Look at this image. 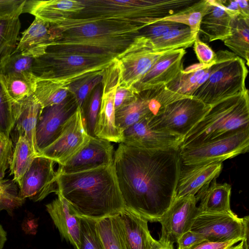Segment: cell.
<instances>
[{
	"instance_id": "f1b7e54d",
	"label": "cell",
	"mask_w": 249,
	"mask_h": 249,
	"mask_svg": "<svg viewBox=\"0 0 249 249\" xmlns=\"http://www.w3.org/2000/svg\"><path fill=\"white\" fill-rule=\"evenodd\" d=\"M37 77L32 72L4 75L0 73V84L9 101L18 102L32 95Z\"/></svg>"
},
{
	"instance_id": "3957f363",
	"label": "cell",
	"mask_w": 249,
	"mask_h": 249,
	"mask_svg": "<svg viewBox=\"0 0 249 249\" xmlns=\"http://www.w3.org/2000/svg\"><path fill=\"white\" fill-rule=\"evenodd\" d=\"M58 192L80 216L98 220L124 208L113 164L70 174H57Z\"/></svg>"
},
{
	"instance_id": "836d02e7",
	"label": "cell",
	"mask_w": 249,
	"mask_h": 249,
	"mask_svg": "<svg viewBox=\"0 0 249 249\" xmlns=\"http://www.w3.org/2000/svg\"><path fill=\"white\" fill-rule=\"evenodd\" d=\"M69 95L68 87L37 77L34 95L43 109L61 103Z\"/></svg>"
},
{
	"instance_id": "f546056e",
	"label": "cell",
	"mask_w": 249,
	"mask_h": 249,
	"mask_svg": "<svg viewBox=\"0 0 249 249\" xmlns=\"http://www.w3.org/2000/svg\"><path fill=\"white\" fill-rule=\"evenodd\" d=\"M150 95V88L139 92L133 100L115 111L116 126L123 132L142 118L149 116Z\"/></svg>"
},
{
	"instance_id": "44dd1931",
	"label": "cell",
	"mask_w": 249,
	"mask_h": 249,
	"mask_svg": "<svg viewBox=\"0 0 249 249\" xmlns=\"http://www.w3.org/2000/svg\"><path fill=\"white\" fill-rule=\"evenodd\" d=\"M115 216L125 249H151L154 238L146 219L124 208Z\"/></svg>"
},
{
	"instance_id": "484cf974",
	"label": "cell",
	"mask_w": 249,
	"mask_h": 249,
	"mask_svg": "<svg viewBox=\"0 0 249 249\" xmlns=\"http://www.w3.org/2000/svg\"><path fill=\"white\" fill-rule=\"evenodd\" d=\"M50 24L35 17L31 25L22 33L16 50L33 56L35 59L43 54L51 42Z\"/></svg>"
},
{
	"instance_id": "bcb514c9",
	"label": "cell",
	"mask_w": 249,
	"mask_h": 249,
	"mask_svg": "<svg viewBox=\"0 0 249 249\" xmlns=\"http://www.w3.org/2000/svg\"><path fill=\"white\" fill-rule=\"evenodd\" d=\"M13 144L10 138L0 141V181L3 180L5 172L10 166Z\"/></svg>"
},
{
	"instance_id": "7bdbcfd3",
	"label": "cell",
	"mask_w": 249,
	"mask_h": 249,
	"mask_svg": "<svg viewBox=\"0 0 249 249\" xmlns=\"http://www.w3.org/2000/svg\"><path fill=\"white\" fill-rule=\"evenodd\" d=\"M186 26H187L183 24L162 19L141 29L139 36H142L152 40L161 36L172 30Z\"/></svg>"
},
{
	"instance_id": "83f0119b",
	"label": "cell",
	"mask_w": 249,
	"mask_h": 249,
	"mask_svg": "<svg viewBox=\"0 0 249 249\" xmlns=\"http://www.w3.org/2000/svg\"><path fill=\"white\" fill-rule=\"evenodd\" d=\"M231 186L227 183H217L213 180L198 197L200 201L198 213H231Z\"/></svg>"
},
{
	"instance_id": "681fc988",
	"label": "cell",
	"mask_w": 249,
	"mask_h": 249,
	"mask_svg": "<svg viewBox=\"0 0 249 249\" xmlns=\"http://www.w3.org/2000/svg\"><path fill=\"white\" fill-rule=\"evenodd\" d=\"M241 241H243V239L240 238L225 242H211L205 240L189 249H232L237 243Z\"/></svg>"
},
{
	"instance_id": "4fadbf2b",
	"label": "cell",
	"mask_w": 249,
	"mask_h": 249,
	"mask_svg": "<svg viewBox=\"0 0 249 249\" xmlns=\"http://www.w3.org/2000/svg\"><path fill=\"white\" fill-rule=\"evenodd\" d=\"M55 162L37 156L25 174L19 187V195L23 199L29 198L35 202L44 199L52 193H57Z\"/></svg>"
},
{
	"instance_id": "8fae6325",
	"label": "cell",
	"mask_w": 249,
	"mask_h": 249,
	"mask_svg": "<svg viewBox=\"0 0 249 249\" xmlns=\"http://www.w3.org/2000/svg\"><path fill=\"white\" fill-rule=\"evenodd\" d=\"M167 52L156 51L150 39L142 36H136L116 57L120 69L119 86L127 88L133 87Z\"/></svg>"
},
{
	"instance_id": "11a10c76",
	"label": "cell",
	"mask_w": 249,
	"mask_h": 249,
	"mask_svg": "<svg viewBox=\"0 0 249 249\" xmlns=\"http://www.w3.org/2000/svg\"><path fill=\"white\" fill-rule=\"evenodd\" d=\"M232 249H245L243 241H241L238 245L234 246Z\"/></svg>"
},
{
	"instance_id": "9f6ffc18",
	"label": "cell",
	"mask_w": 249,
	"mask_h": 249,
	"mask_svg": "<svg viewBox=\"0 0 249 249\" xmlns=\"http://www.w3.org/2000/svg\"><path fill=\"white\" fill-rule=\"evenodd\" d=\"M3 139H2V138L0 136V141L2 140H3Z\"/></svg>"
},
{
	"instance_id": "f6af8a7d",
	"label": "cell",
	"mask_w": 249,
	"mask_h": 249,
	"mask_svg": "<svg viewBox=\"0 0 249 249\" xmlns=\"http://www.w3.org/2000/svg\"><path fill=\"white\" fill-rule=\"evenodd\" d=\"M198 35L193 44L196 57L200 64L204 65H212L216 61V53L209 46L199 39Z\"/></svg>"
},
{
	"instance_id": "ffe728a7",
	"label": "cell",
	"mask_w": 249,
	"mask_h": 249,
	"mask_svg": "<svg viewBox=\"0 0 249 249\" xmlns=\"http://www.w3.org/2000/svg\"><path fill=\"white\" fill-rule=\"evenodd\" d=\"M185 53L184 49H180L162 54L133 87L137 93L154 86L166 85L173 80L183 69L182 59Z\"/></svg>"
},
{
	"instance_id": "ba28073f",
	"label": "cell",
	"mask_w": 249,
	"mask_h": 249,
	"mask_svg": "<svg viewBox=\"0 0 249 249\" xmlns=\"http://www.w3.org/2000/svg\"><path fill=\"white\" fill-rule=\"evenodd\" d=\"M249 150V128L240 129L208 142L179 148L181 164L189 166L224 160Z\"/></svg>"
},
{
	"instance_id": "52a82bcc",
	"label": "cell",
	"mask_w": 249,
	"mask_h": 249,
	"mask_svg": "<svg viewBox=\"0 0 249 249\" xmlns=\"http://www.w3.org/2000/svg\"><path fill=\"white\" fill-rule=\"evenodd\" d=\"M216 55L213 71L192 95L211 106L247 89L245 81L248 71L244 60L228 51H219Z\"/></svg>"
},
{
	"instance_id": "ac0fdd59",
	"label": "cell",
	"mask_w": 249,
	"mask_h": 249,
	"mask_svg": "<svg viewBox=\"0 0 249 249\" xmlns=\"http://www.w3.org/2000/svg\"><path fill=\"white\" fill-rule=\"evenodd\" d=\"M222 162H212L181 168L175 198L198 197L219 176Z\"/></svg>"
},
{
	"instance_id": "816d5d0a",
	"label": "cell",
	"mask_w": 249,
	"mask_h": 249,
	"mask_svg": "<svg viewBox=\"0 0 249 249\" xmlns=\"http://www.w3.org/2000/svg\"><path fill=\"white\" fill-rule=\"evenodd\" d=\"M151 249H174L173 243L169 240L162 237L159 240L153 239Z\"/></svg>"
},
{
	"instance_id": "7a4b0ae2",
	"label": "cell",
	"mask_w": 249,
	"mask_h": 249,
	"mask_svg": "<svg viewBox=\"0 0 249 249\" xmlns=\"http://www.w3.org/2000/svg\"><path fill=\"white\" fill-rule=\"evenodd\" d=\"M48 48L116 57L138 36L136 25L107 19L71 18L50 25Z\"/></svg>"
},
{
	"instance_id": "c3c4849f",
	"label": "cell",
	"mask_w": 249,
	"mask_h": 249,
	"mask_svg": "<svg viewBox=\"0 0 249 249\" xmlns=\"http://www.w3.org/2000/svg\"><path fill=\"white\" fill-rule=\"evenodd\" d=\"M204 241L205 240L200 235L189 230L178 238V249H189Z\"/></svg>"
},
{
	"instance_id": "5bb4252c",
	"label": "cell",
	"mask_w": 249,
	"mask_h": 249,
	"mask_svg": "<svg viewBox=\"0 0 249 249\" xmlns=\"http://www.w3.org/2000/svg\"><path fill=\"white\" fill-rule=\"evenodd\" d=\"M77 108L75 99L70 94L61 103L42 109L36 130V145L38 154L60 136L66 123Z\"/></svg>"
},
{
	"instance_id": "74e56055",
	"label": "cell",
	"mask_w": 249,
	"mask_h": 249,
	"mask_svg": "<svg viewBox=\"0 0 249 249\" xmlns=\"http://www.w3.org/2000/svg\"><path fill=\"white\" fill-rule=\"evenodd\" d=\"M104 70L76 80L67 86L70 94L82 110L91 91L101 83Z\"/></svg>"
},
{
	"instance_id": "5b68a950",
	"label": "cell",
	"mask_w": 249,
	"mask_h": 249,
	"mask_svg": "<svg viewBox=\"0 0 249 249\" xmlns=\"http://www.w3.org/2000/svg\"><path fill=\"white\" fill-rule=\"evenodd\" d=\"M249 128V91L213 105L184 136L179 148L212 141L235 131Z\"/></svg>"
},
{
	"instance_id": "b9f144b4",
	"label": "cell",
	"mask_w": 249,
	"mask_h": 249,
	"mask_svg": "<svg viewBox=\"0 0 249 249\" xmlns=\"http://www.w3.org/2000/svg\"><path fill=\"white\" fill-rule=\"evenodd\" d=\"M14 126L12 104L6 97L0 84V136L9 139Z\"/></svg>"
},
{
	"instance_id": "9c48e42d",
	"label": "cell",
	"mask_w": 249,
	"mask_h": 249,
	"mask_svg": "<svg viewBox=\"0 0 249 249\" xmlns=\"http://www.w3.org/2000/svg\"><path fill=\"white\" fill-rule=\"evenodd\" d=\"M249 223L248 215L240 218L232 212L198 213L189 230L211 242L242 238L245 249H248Z\"/></svg>"
},
{
	"instance_id": "d6a6232c",
	"label": "cell",
	"mask_w": 249,
	"mask_h": 249,
	"mask_svg": "<svg viewBox=\"0 0 249 249\" xmlns=\"http://www.w3.org/2000/svg\"><path fill=\"white\" fill-rule=\"evenodd\" d=\"M198 34L193 33L189 27L186 26L172 30L151 41L154 49L159 52L185 50L194 44Z\"/></svg>"
},
{
	"instance_id": "f907efd6",
	"label": "cell",
	"mask_w": 249,
	"mask_h": 249,
	"mask_svg": "<svg viewBox=\"0 0 249 249\" xmlns=\"http://www.w3.org/2000/svg\"><path fill=\"white\" fill-rule=\"evenodd\" d=\"M215 1L226 11L232 19L239 16H243L237 0H215Z\"/></svg>"
},
{
	"instance_id": "cb8c5ba5",
	"label": "cell",
	"mask_w": 249,
	"mask_h": 249,
	"mask_svg": "<svg viewBox=\"0 0 249 249\" xmlns=\"http://www.w3.org/2000/svg\"><path fill=\"white\" fill-rule=\"evenodd\" d=\"M207 12L202 18L199 33L209 42L224 41L231 35L232 18L215 0H209Z\"/></svg>"
},
{
	"instance_id": "ab89813d",
	"label": "cell",
	"mask_w": 249,
	"mask_h": 249,
	"mask_svg": "<svg viewBox=\"0 0 249 249\" xmlns=\"http://www.w3.org/2000/svg\"><path fill=\"white\" fill-rule=\"evenodd\" d=\"M80 249H105L96 220L80 216Z\"/></svg>"
},
{
	"instance_id": "2e32d148",
	"label": "cell",
	"mask_w": 249,
	"mask_h": 249,
	"mask_svg": "<svg viewBox=\"0 0 249 249\" xmlns=\"http://www.w3.org/2000/svg\"><path fill=\"white\" fill-rule=\"evenodd\" d=\"M123 142L149 150L179 148L184 137L164 131L152 129L144 117L123 131Z\"/></svg>"
},
{
	"instance_id": "603a6c76",
	"label": "cell",
	"mask_w": 249,
	"mask_h": 249,
	"mask_svg": "<svg viewBox=\"0 0 249 249\" xmlns=\"http://www.w3.org/2000/svg\"><path fill=\"white\" fill-rule=\"evenodd\" d=\"M12 104L14 128L19 136H24L34 152L38 155L36 141L37 123L43 108L34 94L23 100Z\"/></svg>"
},
{
	"instance_id": "e0dca14e",
	"label": "cell",
	"mask_w": 249,
	"mask_h": 249,
	"mask_svg": "<svg viewBox=\"0 0 249 249\" xmlns=\"http://www.w3.org/2000/svg\"><path fill=\"white\" fill-rule=\"evenodd\" d=\"M197 202L195 196L175 198L159 222L161 225L160 237L174 244L189 231L192 220L198 213Z\"/></svg>"
},
{
	"instance_id": "277c9868",
	"label": "cell",
	"mask_w": 249,
	"mask_h": 249,
	"mask_svg": "<svg viewBox=\"0 0 249 249\" xmlns=\"http://www.w3.org/2000/svg\"><path fill=\"white\" fill-rule=\"evenodd\" d=\"M84 9L73 18L107 19L141 29L183 10L181 0H82Z\"/></svg>"
},
{
	"instance_id": "6da1fadb",
	"label": "cell",
	"mask_w": 249,
	"mask_h": 249,
	"mask_svg": "<svg viewBox=\"0 0 249 249\" xmlns=\"http://www.w3.org/2000/svg\"><path fill=\"white\" fill-rule=\"evenodd\" d=\"M113 164L124 208L159 222L175 197L181 168L179 148L149 150L122 142Z\"/></svg>"
},
{
	"instance_id": "8992f818",
	"label": "cell",
	"mask_w": 249,
	"mask_h": 249,
	"mask_svg": "<svg viewBox=\"0 0 249 249\" xmlns=\"http://www.w3.org/2000/svg\"><path fill=\"white\" fill-rule=\"evenodd\" d=\"M116 57L47 48L35 59L32 72L38 78L52 80L64 86L104 70L114 62Z\"/></svg>"
},
{
	"instance_id": "7dc6e473",
	"label": "cell",
	"mask_w": 249,
	"mask_h": 249,
	"mask_svg": "<svg viewBox=\"0 0 249 249\" xmlns=\"http://www.w3.org/2000/svg\"><path fill=\"white\" fill-rule=\"evenodd\" d=\"M137 93L133 87L127 88L119 85L114 96L115 111L133 100Z\"/></svg>"
},
{
	"instance_id": "8d00e7d4",
	"label": "cell",
	"mask_w": 249,
	"mask_h": 249,
	"mask_svg": "<svg viewBox=\"0 0 249 249\" xmlns=\"http://www.w3.org/2000/svg\"><path fill=\"white\" fill-rule=\"evenodd\" d=\"M105 249H125L118 229L115 214L96 220Z\"/></svg>"
},
{
	"instance_id": "60d3db41",
	"label": "cell",
	"mask_w": 249,
	"mask_h": 249,
	"mask_svg": "<svg viewBox=\"0 0 249 249\" xmlns=\"http://www.w3.org/2000/svg\"><path fill=\"white\" fill-rule=\"evenodd\" d=\"M101 96V87L97 86L89 102H86L82 109L86 128L90 137H95L94 129L100 110Z\"/></svg>"
},
{
	"instance_id": "30bf717a",
	"label": "cell",
	"mask_w": 249,
	"mask_h": 249,
	"mask_svg": "<svg viewBox=\"0 0 249 249\" xmlns=\"http://www.w3.org/2000/svg\"><path fill=\"white\" fill-rule=\"evenodd\" d=\"M211 107L193 96H187L170 104L159 116L151 119L145 117L152 129L184 137Z\"/></svg>"
},
{
	"instance_id": "f35d334b",
	"label": "cell",
	"mask_w": 249,
	"mask_h": 249,
	"mask_svg": "<svg viewBox=\"0 0 249 249\" xmlns=\"http://www.w3.org/2000/svg\"><path fill=\"white\" fill-rule=\"evenodd\" d=\"M20 28L19 18L0 19V59L15 49Z\"/></svg>"
},
{
	"instance_id": "f5cc1de1",
	"label": "cell",
	"mask_w": 249,
	"mask_h": 249,
	"mask_svg": "<svg viewBox=\"0 0 249 249\" xmlns=\"http://www.w3.org/2000/svg\"><path fill=\"white\" fill-rule=\"evenodd\" d=\"M7 240V233L0 224V249H2Z\"/></svg>"
},
{
	"instance_id": "d6986e66",
	"label": "cell",
	"mask_w": 249,
	"mask_h": 249,
	"mask_svg": "<svg viewBox=\"0 0 249 249\" xmlns=\"http://www.w3.org/2000/svg\"><path fill=\"white\" fill-rule=\"evenodd\" d=\"M84 7L82 0H26L23 13L31 14L50 25H57L76 17Z\"/></svg>"
},
{
	"instance_id": "4316f807",
	"label": "cell",
	"mask_w": 249,
	"mask_h": 249,
	"mask_svg": "<svg viewBox=\"0 0 249 249\" xmlns=\"http://www.w3.org/2000/svg\"><path fill=\"white\" fill-rule=\"evenodd\" d=\"M215 63L211 65L200 63L192 65L181 70L166 87L181 95L192 96L195 91L207 80L213 70Z\"/></svg>"
},
{
	"instance_id": "d590c367",
	"label": "cell",
	"mask_w": 249,
	"mask_h": 249,
	"mask_svg": "<svg viewBox=\"0 0 249 249\" xmlns=\"http://www.w3.org/2000/svg\"><path fill=\"white\" fill-rule=\"evenodd\" d=\"M35 58L32 55L14 50L0 59V73L4 75L32 72Z\"/></svg>"
},
{
	"instance_id": "ee69618b",
	"label": "cell",
	"mask_w": 249,
	"mask_h": 249,
	"mask_svg": "<svg viewBox=\"0 0 249 249\" xmlns=\"http://www.w3.org/2000/svg\"><path fill=\"white\" fill-rule=\"evenodd\" d=\"M26 0H0V19L19 18Z\"/></svg>"
},
{
	"instance_id": "9a60e30c",
	"label": "cell",
	"mask_w": 249,
	"mask_h": 249,
	"mask_svg": "<svg viewBox=\"0 0 249 249\" xmlns=\"http://www.w3.org/2000/svg\"><path fill=\"white\" fill-rule=\"evenodd\" d=\"M113 146L110 142L90 137L86 145L64 164L59 165L57 174H70L113 164Z\"/></svg>"
},
{
	"instance_id": "db71d44e",
	"label": "cell",
	"mask_w": 249,
	"mask_h": 249,
	"mask_svg": "<svg viewBox=\"0 0 249 249\" xmlns=\"http://www.w3.org/2000/svg\"><path fill=\"white\" fill-rule=\"evenodd\" d=\"M9 181V180L0 181V196L7 187Z\"/></svg>"
},
{
	"instance_id": "4dcf8cb0",
	"label": "cell",
	"mask_w": 249,
	"mask_h": 249,
	"mask_svg": "<svg viewBox=\"0 0 249 249\" xmlns=\"http://www.w3.org/2000/svg\"><path fill=\"white\" fill-rule=\"evenodd\" d=\"M249 18L239 16L232 19L231 35L224 44L242 58L247 66L249 63Z\"/></svg>"
},
{
	"instance_id": "d4e9b609",
	"label": "cell",
	"mask_w": 249,
	"mask_h": 249,
	"mask_svg": "<svg viewBox=\"0 0 249 249\" xmlns=\"http://www.w3.org/2000/svg\"><path fill=\"white\" fill-rule=\"evenodd\" d=\"M117 88L102 92L94 135L109 142L121 143L124 141L123 132L117 127L115 122L114 96Z\"/></svg>"
},
{
	"instance_id": "7402d4cb",
	"label": "cell",
	"mask_w": 249,
	"mask_h": 249,
	"mask_svg": "<svg viewBox=\"0 0 249 249\" xmlns=\"http://www.w3.org/2000/svg\"><path fill=\"white\" fill-rule=\"evenodd\" d=\"M46 211L61 236L75 249H80V216L60 195L46 205Z\"/></svg>"
},
{
	"instance_id": "e575fe53",
	"label": "cell",
	"mask_w": 249,
	"mask_h": 249,
	"mask_svg": "<svg viewBox=\"0 0 249 249\" xmlns=\"http://www.w3.org/2000/svg\"><path fill=\"white\" fill-rule=\"evenodd\" d=\"M209 5V0H198L187 9L163 19L183 24L189 27L193 33L198 34L202 18Z\"/></svg>"
},
{
	"instance_id": "7c38bea8",
	"label": "cell",
	"mask_w": 249,
	"mask_h": 249,
	"mask_svg": "<svg viewBox=\"0 0 249 249\" xmlns=\"http://www.w3.org/2000/svg\"><path fill=\"white\" fill-rule=\"evenodd\" d=\"M82 109H77L66 123L60 136L37 156L50 159L59 165L64 164L89 142Z\"/></svg>"
},
{
	"instance_id": "1f68e13d",
	"label": "cell",
	"mask_w": 249,
	"mask_h": 249,
	"mask_svg": "<svg viewBox=\"0 0 249 249\" xmlns=\"http://www.w3.org/2000/svg\"><path fill=\"white\" fill-rule=\"evenodd\" d=\"M37 155L24 136H19L13 151L10 164V175L20 187L23 177Z\"/></svg>"
}]
</instances>
